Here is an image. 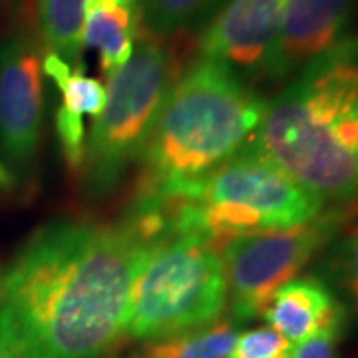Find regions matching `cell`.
<instances>
[{
    "label": "cell",
    "instance_id": "cell-1",
    "mask_svg": "<svg viewBox=\"0 0 358 358\" xmlns=\"http://www.w3.org/2000/svg\"><path fill=\"white\" fill-rule=\"evenodd\" d=\"M150 243L128 221L40 227L0 279V338L14 358H96L126 334Z\"/></svg>",
    "mask_w": 358,
    "mask_h": 358
},
{
    "label": "cell",
    "instance_id": "cell-2",
    "mask_svg": "<svg viewBox=\"0 0 358 358\" xmlns=\"http://www.w3.org/2000/svg\"><path fill=\"white\" fill-rule=\"evenodd\" d=\"M251 143L324 203L357 199L358 34L310 60L267 103Z\"/></svg>",
    "mask_w": 358,
    "mask_h": 358
},
{
    "label": "cell",
    "instance_id": "cell-3",
    "mask_svg": "<svg viewBox=\"0 0 358 358\" xmlns=\"http://www.w3.org/2000/svg\"><path fill=\"white\" fill-rule=\"evenodd\" d=\"M267 102L227 66L195 58L167 92L140 154L134 199H195L255 136Z\"/></svg>",
    "mask_w": 358,
    "mask_h": 358
},
{
    "label": "cell",
    "instance_id": "cell-4",
    "mask_svg": "<svg viewBox=\"0 0 358 358\" xmlns=\"http://www.w3.org/2000/svg\"><path fill=\"white\" fill-rule=\"evenodd\" d=\"M169 233L199 237L217 251L245 235L291 229L319 215L324 201L249 141L217 167L195 199L173 201Z\"/></svg>",
    "mask_w": 358,
    "mask_h": 358
},
{
    "label": "cell",
    "instance_id": "cell-5",
    "mask_svg": "<svg viewBox=\"0 0 358 358\" xmlns=\"http://www.w3.org/2000/svg\"><path fill=\"white\" fill-rule=\"evenodd\" d=\"M169 40L140 30L131 58L108 76L106 106L94 117L82 166L90 197L114 192L129 164L140 159L167 92L181 74Z\"/></svg>",
    "mask_w": 358,
    "mask_h": 358
},
{
    "label": "cell",
    "instance_id": "cell-6",
    "mask_svg": "<svg viewBox=\"0 0 358 358\" xmlns=\"http://www.w3.org/2000/svg\"><path fill=\"white\" fill-rule=\"evenodd\" d=\"M223 259L215 247L189 235L150 243L131 285L126 334L155 341L221 319L227 307Z\"/></svg>",
    "mask_w": 358,
    "mask_h": 358
},
{
    "label": "cell",
    "instance_id": "cell-7",
    "mask_svg": "<svg viewBox=\"0 0 358 358\" xmlns=\"http://www.w3.org/2000/svg\"><path fill=\"white\" fill-rule=\"evenodd\" d=\"M357 213L358 197L336 203L333 209H322L313 221L303 225L245 235L225 245L221 259L233 320L263 317L275 293L285 282L296 279Z\"/></svg>",
    "mask_w": 358,
    "mask_h": 358
},
{
    "label": "cell",
    "instance_id": "cell-8",
    "mask_svg": "<svg viewBox=\"0 0 358 358\" xmlns=\"http://www.w3.org/2000/svg\"><path fill=\"white\" fill-rule=\"evenodd\" d=\"M44 52L28 32L0 40V155L10 171H26L40 148L46 94Z\"/></svg>",
    "mask_w": 358,
    "mask_h": 358
},
{
    "label": "cell",
    "instance_id": "cell-9",
    "mask_svg": "<svg viewBox=\"0 0 358 358\" xmlns=\"http://www.w3.org/2000/svg\"><path fill=\"white\" fill-rule=\"evenodd\" d=\"M285 6L287 0H227L199 30L197 56L227 66L247 84L261 80Z\"/></svg>",
    "mask_w": 358,
    "mask_h": 358
},
{
    "label": "cell",
    "instance_id": "cell-10",
    "mask_svg": "<svg viewBox=\"0 0 358 358\" xmlns=\"http://www.w3.org/2000/svg\"><path fill=\"white\" fill-rule=\"evenodd\" d=\"M358 0H287L263 80L282 82L346 36Z\"/></svg>",
    "mask_w": 358,
    "mask_h": 358
},
{
    "label": "cell",
    "instance_id": "cell-11",
    "mask_svg": "<svg viewBox=\"0 0 358 358\" xmlns=\"http://www.w3.org/2000/svg\"><path fill=\"white\" fill-rule=\"evenodd\" d=\"M263 319L291 345H301L317 334H341L346 310L322 279L296 277L275 293Z\"/></svg>",
    "mask_w": 358,
    "mask_h": 358
},
{
    "label": "cell",
    "instance_id": "cell-12",
    "mask_svg": "<svg viewBox=\"0 0 358 358\" xmlns=\"http://www.w3.org/2000/svg\"><path fill=\"white\" fill-rule=\"evenodd\" d=\"M140 32L138 0H88L82 50H96L106 76L114 74L134 54Z\"/></svg>",
    "mask_w": 358,
    "mask_h": 358
},
{
    "label": "cell",
    "instance_id": "cell-13",
    "mask_svg": "<svg viewBox=\"0 0 358 358\" xmlns=\"http://www.w3.org/2000/svg\"><path fill=\"white\" fill-rule=\"evenodd\" d=\"M233 320H215L199 329L148 341L131 358H229L237 341Z\"/></svg>",
    "mask_w": 358,
    "mask_h": 358
},
{
    "label": "cell",
    "instance_id": "cell-14",
    "mask_svg": "<svg viewBox=\"0 0 358 358\" xmlns=\"http://www.w3.org/2000/svg\"><path fill=\"white\" fill-rule=\"evenodd\" d=\"M88 0H36V24L42 46L68 64H82V30Z\"/></svg>",
    "mask_w": 358,
    "mask_h": 358
},
{
    "label": "cell",
    "instance_id": "cell-15",
    "mask_svg": "<svg viewBox=\"0 0 358 358\" xmlns=\"http://www.w3.org/2000/svg\"><path fill=\"white\" fill-rule=\"evenodd\" d=\"M227 0H138L140 30L157 38H176L201 30Z\"/></svg>",
    "mask_w": 358,
    "mask_h": 358
},
{
    "label": "cell",
    "instance_id": "cell-16",
    "mask_svg": "<svg viewBox=\"0 0 358 358\" xmlns=\"http://www.w3.org/2000/svg\"><path fill=\"white\" fill-rule=\"evenodd\" d=\"M44 76L50 78L62 96L60 108L70 114L98 117L106 106V86L96 78L86 76L84 66H72L54 52H46L42 60Z\"/></svg>",
    "mask_w": 358,
    "mask_h": 358
},
{
    "label": "cell",
    "instance_id": "cell-17",
    "mask_svg": "<svg viewBox=\"0 0 358 358\" xmlns=\"http://www.w3.org/2000/svg\"><path fill=\"white\" fill-rule=\"evenodd\" d=\"M329 277L336 291L358 310V227L334 245L329 255Z\"/></svg>",
    "mask_w": 358,
    "mask_h": 358
},
{
    "label": "cell",
    "instance_id": "cell-18",
    "mask_svg": "<svg viewBox=\"0 0 358 358\" xmlns=\"http://www.w3.org/2000/svg\"><path fill=\"white\" fill-rule=\"evenodd\" d=\"M293 346L271 327L239 333L229 358H291Z\"/></svg>",
    "mask_w": 358,
    "mask_h": 358
},
{
    "label": "cell",
    "instance_id": "cell-19",
    "mask_svg": "<svg viewBox=\"0 0 358 358\" xmlns=\"http://www.w3.org/2000/svg\"><path fill=\"white\" fill-rule=\"evenodd\" d=\"M56 134L68 167L72 173H82L84 155H86V131L80 115L66 112L64 108L56 110Z\"/></svg>",
    "mask_w": 358,
    "mask_h": 358
},
{
    "label": "cell",
    "instance_id": "cell-20",
    "mask_svg": "<svg viewBox=\"0 0 358 358\" xmlns=\"http://www.w3.org/2000/svg\"><path fill=\"white\" fill-rule=\"evenodd\" d=\"M341 334L322 333L293 346L291 358H338L336 341Z\"/></svg>",
    "mask_w": 358,
    "mask_h": 358
},
{
    "label": "cell",
    "instance_id": "cell-21",
    "mask_svg": "<svg viewBox=\"0 0 358 358\" xmlns=\"http://www.w3.org/2000/svg\"><path fill=\"white\" fill-rule=\"evenodd\" d=\"M14 181V173L0 162V187H8L13 185Z\"/></svg>",
    "mask_w": 358,
    "mask_h": 358
},
{
    "label": "cell",
    "instance_id": "cell-22",
    "mask_svg": "<svg viewBox=\"0 0 358 358\" xmlns=\"http://www.w3.org/2000/svg\"><path fill=\"white\" fill-rule=\"evenodd\" d=\"M0 358H14V355L10 352V348L4 345V341L0 338Z\"/></svg>",
    "mask_w": 358,
    "mask_h": 358
},
{
    "label": "cell",
    "instance_id": "cell-23",
    "mask_svg": "<svg viewBox=\"0 0 358 358\" xmlns=\"http://www.w3.org/2000/svg\"><path fill=\"white\" fill-rule=\"evenodd\" d=\"M14 2H18V0H0V6H10Z\"/></svg>",
    "mask_w": 358,
    "mask_h": 358
}]
</instances>
